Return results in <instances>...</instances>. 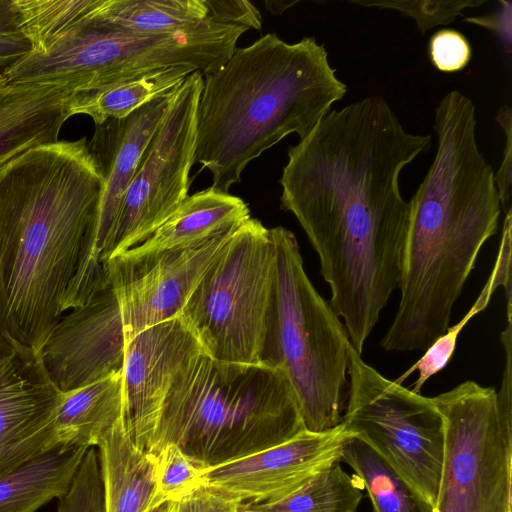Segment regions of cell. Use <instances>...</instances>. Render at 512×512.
I'll return each mask as SVG.
<instances>
[{
	"label": "cell",
	"mask_w": 512,
	"mask_h": 512,
	"mask_svg": "<svg viewBox=\"0 0 512 512\" xmlns=\"http://www.w3.org/2000/svg\"><path fill=\"white\" fill-rule=\"evenodd\" d=\"M56 512H104L103 485L96 447L89 448Z\"/></svg>",
	"instance_id": "obj_30"
},
{
	"label": "cell",
	"mask_w": 512,
	"mask_h": 512,
	"mask_svg": "<svg viewBox=\"0 0 512 512\" xmlns=\"http://www.w3.org/2000/svg\"><path fill=\"white\" fill-rule=\"evenodd\" d=\"M16 355V346L0 338V379L11 366Z\"/></svg>",
	"instance_id": "obj_36"
},
{
	"label": "cell",
	"mask_w": 512,
	"mask_h": 512,
	"mask_svg": "<svg viewBox=\"0 0 512 512\" xmlns=\"http://www.w3.org/2000/svg\"><path fill=\"white\" fill-rule=\"evenodd\" d=\"M341 460L356 472L375 512H434L429 503L361 440L347 438Z\"/></svg>",
	"instance_id": "obj_26"
},
{
	"label": "cell",
	"mask_w": 512,
	"mask_h": 512,
	"mask_svg": "<svg viewBox=\"0 0 512 512\" xmlns=\"http://www.w3.org/2000/svg\"><path fill=\"white\" fill-rule=\"evenodd\" d=\"M430 144L382 96H368L330 109L288 149L281 208L318 254L329 304L360 355L400 282L409 222L400 174Z\"/></svg>",
	"instance_id": "obj_1"
},
{
	"label": "cell",
	"mask_w": 512,
	"mask_h": 512,
	"mask_svg": "<svg viewBox=\"0 0 512 512\" xmlns=\"http://www.w3.org/2000/svg\"><path fill=\"white\" fill-rule=\"evenodd\" d=\"M96 448L104 512H150L164 503L157 490L154 456L134 445L123 420L101 438Z\"/></svg>",
	"instance_id": "obj_20"
},
{
	"label": "cell",
	"mask_w": 512,
	"mask_h": 512,
	"mask_svg": "<svg viewBox=\"0 0 512 512\" xmlns=\"http://www.w3.org/2000/svg\"><path fill=\"white\" fill-rule=\"evenodd\" d=\"M195 71L188 66H170L111 85L74 91L68 114L87 115L95 125L125 118L149 101L173 93Z\"/></svg>",
	"instance_id": "obj_24"
},
{
	"label": "cell",
	"mask_w": 512,
	"mask_h": 512,
	"mask_svg": "<svg viewBox=\"0 0 512 512\" xmlns=\"http://www.w3.org/2000/svg\"><path fill=\"white\" fill-rule=\"evenodd\" d=\"M73 92L68 83L0 79V168L32 147L58 141Z\"/></svg>",
	"instance_id": "obj_19"
},
{
	"label": "cell",
	"mask_w": 512,
	"mask_h": 512,
	"mask_svg": "<svg viewBox=\"0 0 512 512\" xmlns=\"http://www.w3.org/2000/svg\"><path fill=\"white\" fill-rule=\"evenodd\" d=\"M202 351L179 317L151 326L125 345L123 425L134 445L150 453L167 394Z\"/></svg>",
	"instance_id": "obj_14"
},
{
	"label": "cell",
	"mask_w": 512,
	"mask_h": 512,
	"mask_svg": "<svg viewBox=\"0 0 512 512\" xmlns=\"http://www.w3.org/2000/svg\"><path fill=\"white\" fill-rule=\"evenodd\" d=\"M304 429L295 393L281 371L260 363L221 362L201 352L172 384L150 454L175 444L205 469Z\"/></svg>",
	"instance_id": "obj_5"
},
{
	"label": "cell",
	"mask_w": 512,
	"mask_h": 512,
	"mask_svg": "<svg viewBox=\"0 0 512 512\" xmlns=\"http://www.w3.org/2000/svg\"><path fill=\"white\" fill-rule=\"evenodd\" d=\"M125 345L119 303L107 282L59 320L40 358L53 384L68 392L122 372Z\"/></svg>",
	"instance_id": "obj_15"
},
{
	"label": "cell",
	"mask_w": 512,
	"mask_h": 512,
	"mask_svg": "<svg viewBox=\"0 0 512 512\" xmlns=\"http://www.w3.org/2000/svg\"><path fill=\"white\" fill-rule=\"evenodd\" d=\"M88 449L57 446L0 476V512H35L61 497Z\"/></svg>",
	"instance_id": "obj_23"
},
{
	"label": "cell",
	"mask_w": 512,
	"mask_h": 512,
	"mask_svg": "<svg viewBox=\"0 0 512 512\" xmlns=\"http://www.w3.org/2000/svg\"><path fill=\"white\" fill-rule=\"evenodd\" d=\"M248 205L240 197L212 188L196 192L168 217L138 251L186 248L233 230L250 218Z\"/></svg>",
	"instance_id": "obj_21"
},
{
	"label": "cell",
	"mask_w": 512,
	"mask_h": 512,
	"mask_svg": "<svg viewBox=\"0 0 512 512\" xmlns=\"http://www.w3.org/2000/svg\"><path fill=\"white\" fill-rule=\"evenodd\" d=\"M270 233L275 265L259 363L287 377L304 428L325 431L342 421L349 335L309 280L294 233L282 226Z\"/></svg>",
	"instance_id": "obj_6"
},
{
	"label": "cell",
	"mask_w": 512,
	"mask_h": 512,
	"mask_svg": "<svg viewBox=\"0 0 512 512\" xmlns=\"http://www.w3.org/2000/svg\"><path fill=\"white\" fill-rule=\"evenodd\" d=\"M96 3L97 0H13L32 52L44 50L86 17Z\"/></svg>",
	"instance_id": "obj_28"
},
{
	"label": "cell",
	"mask_w": 512,
	"mask_h": 512,
	"mask_svg": "<svg viewBox=\"0 0 512 512\" xmlns=\"http://www.w3.org/2000/svg\"><path fill=\"white\" fill-rule=\"evenodd\" d=\"M266 9L273 15H281L286 9L290 8L297 1H271L265 0Z\"/></svg>",
	"instance_id": "obj_37"
},
{
	"label": "cell",
	"mask_w": 512,
	"mask_h": 512,
	"mask_svg": "<svg viewBox=\"0 0 512 512\" xmlns=\"http://www.w3.org/2000/svg\"><path fill=\"white\" fill-rule=\"evenodd\" d=\"M429 56L439 71L452 73L462 70L469 63L472 49L466 37L460 32L442 29L430 39Z\"/></svg>",
	"instance_id": "obj_32"
},
{
	"label": "cell",
	"mask_w": 512,
	"mask_h": 512,
	"mask_svg": "<svg viewBox=\"0 0 512 512\" xmlns=\"http://www.w3.org/2000/svg\"><path fill=\"white\" fill-rule=\"evenodd\" d=\"M61 391L48 377L40 352L16 346L0 379V476L59 446L54 411Z\"/></svg>",
	"instance_id": "obj_16"
},
{
	"label": "cell",
	"mask_w": 512,
	"mask_h": 512,
	"mask_svg": "<svg viewBox=\"0 0 512 512\" xmlns=\"http://www.w3.org/2000/svg\"><path fill=\"white\" fill-rule=\"evenodd\" d=\"M237 228L186 248H131L103 264L107 282L119 303L126 343L141 331L179 316L197 283Z\"/></svg>",
	"instance_id": "obj_12"
},
{
	"label": "cell",
	"mask_w": 512,
	"mask_h": 512,
	"mask_svg": "<svg viewBox=\"0 0 512 512\" xmlns=\"http://www.w3.org/2000/svg\"><path fill=\"white\" fill-rule=\"evenodd\" d=\"M30 51L31 45L21 29L13 0H0V79Z\"/></svg>",
	"instance_id": "obj_33"
},
{
	"label": "cell",
	"mask_w": 512,
	"mask_h": 512,
	"mask_svg": "<svg viewBox=\"0 0 512 512\" xmlns=\"http://www.w3.org/2000/svg\"><path fill=\"white\" fill-rule=\"evenodd\" d=\"M150 512H169V502L159 505Z\"/></svg>",
	"instance_id": "obj_38"
},
{
	"label": "cell",
	"mask_w": 512,
	"mask_h": 512,
	"mask_svg": "<svg viewBox=\"0 0 512 512\" xmlns=\"http://www.w3.org/2000/svg\"><path fill=\"white\" fill-rule=\"evenodd\" d=\"M91 12L44 50L30 51L11 65L2 79L6 83H68L74 91H83L170 66H188L205 75L231 57L238 39L248 30L204 25L175 33L143 34L102 22Z\"/></svg>",
	"instance_id": "obj_7"
},
{
	"label": "cell",
	"mask_w": 512,
	"mask_h": 512,
	"mask_svg": "<svg viewBox=\"0 0 512 512\" xmlns=\"http://www.w3.org/2000/svg\"><path fill=\"white\" fill-rule=\"evenodd\" d=\"M240 506L229 495L202 485L182 499L169 502V512H239Z\"/></svg>",
	"instance_id": "obj_34"
},
{
	"label": "cell",
	"mask_w": 512,
	"mask_h": 512,
	"mask_svg": "<svg viewBox=\"0 0 512 512\" xmlns=\"http://www.w3.org/2000/svg\"><path fill=\"white\" fill-rule=\"evenodd\" d=\"M511 225L510 220H505L503 223L500 247L494 267L470 310L457 324L448 327L446 332L424 351V355L400 378L395 380L397 383L401 384L406 377L417 371L419 376L411 390L420 393L422 386L427 380L440 372L449 363L456 349L457 339L462 329L472 317L486 308L494 291L499 287H503L506 299L511 298Z\"/></svg>",
	"instance_id": "obj_27"
},
{
	"label": "cell",
	"mask_w": 512,
	"mask_h": 512,
	"mask_svg": "<svg viewBox=\"0 0 512 512\" xmlns=\"http://www.w3.org/2000/svg\"><path fill=\"white\" fill-rule=\"evenodd\" d=\"M174 92L149 101L125 118H112L95 125L93 136L87 143L103 181L96 241L100 262L113 234L123 196L145 148L166 114Z\"/></svg>",
	"instance_id": "obj_17"
},
{
	"label": "cell",
	"mask_w": 512,
	"mask_h": 512,
	"mask_svg": "<svg viewBox=\"0 0 512 512\" xmlns=\"http://www.w3.org/2000/svg\"><path fill=\"white\" fill-rule=\"evenodd\" d=\"M91 15L120 29L168 34L204 25L261 29L259 10L246 0H98Z\"/></svg>",
	"instance_id": "obj_18"
},
{
	"label": "cell",
	"mask_w": 512,
	"mask_h": 512,
	"mask_svg": "<svg viewBox=\"0 0 512 512\" xmlns=\"http://www.w3.org/2000/svg\"><path fill=\"white\" fill-rule=\"evenodd\" d=\"M347 353L349 390L341 423L434 508L444 451L442 414L432 397L387 379L351 343Z\"/></svg>",
	"instance_id": "obj_10"
},
{
	"label": "cell",
	"mask_w": 512,
	"mask_h": 512,
	"mask_svg": "<svg viewBox=\"0 0 512 512\" xmlns=\"http://www.w3.org/2000/svg\"><path fill=\"white\" fill-rule=\"evenodd\" d=\"M346 91L314 37L265 34L203 75L194 164L210 171V188L228 193L252 160L289 134L303 139Z\"/></svg>",
	"instance_id": "obj_4"
},
{
	"label": "cell",
	"mask_w": 512,
	"mask_h": 512,
	"mask_svg": "<svg viewBox=\"0 0 512 512\" xmlns=\"http://www.w3.org/2000/svg\"><path fill=\"white\" fill-rule=\"evenodd\" d=\"M434 130V160L408 201L400 301L381 341L386 351H425L446 332L482 246L498 229L501 203L477 144L473 102L447 93Z\"/></svg>",
	"instance_id": "obj_3"
},
{
	"label": "cell",
	"mask_w": 512,
	"mask_h": 512,
	"mask_svg": "<svg viewBox=\"0 0 512 512\" xmlns=\"http://www.w3.org/2000/svg\"><path fill=\"white\" fill-rule=\"evenodd\" d=\"M274 265L270 229L250 217L231 235L178 316L207 356L259 364Z\"/></svg>",
	"instance_id": "obj_9"
},
{
	"label": "cell",
	"mask_w": 512,
	"mask_h": 512,
	"mask_svg": "<svg viewBox=\"0 0 512 512\" xmlns=\"http://www.w3.org/2000/svg\"><path fill=\"white\" fill-rule=\"evenodd\" d=\"M362 483L339 462L319 472L289 495L270 502L243 503L241 512H357Z\"/></svg>",
	"instance_id": "obj_25"
},
{
	"label": "cell",
	"mask_w": 512,
	"mask_h": 512,
	"mask_svg": "<svg viewBox=\"0 0 512 512\" xmlns=\"http://www.w3.org/2000/svg\"><path fill=\"white\" fill-rule=\"evenodd\" d=\"M154 456L157 490L162 501L175 502L202 484V468L175 444L165 445Z\"/></svg>",
	"instance_id": "obj_29"
},
{
	"label": "cell",
	"mask_w": 512,
	"mask_h": 512,
	"mask_svg": "<svg viewBox=\"0 0 512 512\" xmlns=\"http://www.w3.org/2000/svg\"><path fill=\"white\" fill-rule=\"evenodd\" d=\"M120 420H123L122 372L61 393L54 411L58 445L97 447Z\"/></svg>",
	"instance_id": "obj_22"
},
{
	"label": "cell",
	"mask_w": 512,
	"mask_h": 512,
	"mask_svg": "<svg viewBox=\"0 0 512 512\" xmlns=\"http://www.w3.org/2000/svg\"><path fill=\"white\" fill-rule=\"evenodd\" d=\"M496 120L505 134L503 158L499 170L494 174V181L504 212L511 209L512 192V112L508 105L499 108Z\"/></svg>",
	"instance_id": "obj_35"
},
{
	"label": "cell",
	"mask_w": 512,
	"mask_h": 512,
	"mask_svg": "<svg viewBox=\"0 0 512 512\" xmlns=\"http://www.w3.org/2000/svg\"><path fill=\"white\" fill-rule=\"evenodd\" d=\"M102 195L86 138L32 147L0 168V338L39 353L61 314L107 285Z\"/></svg>",
	"instance_id": "obj_2"
},
{
	"label": "cell",
	"mask_w": 512,
	"mask_h": 512,
	"mask_svg": "<svg viewBox=\"0 0 512 512\" xmlns=\"http://www.w3.org/2000/svg\"><path fill=\"white\" fill-rule=\"evenodd\" d=\"M349 437L342 423L321 432L304 429L264 450L202 469V484L241 504L275 501L339 462Z\"/></svg>",
	"instance_id": "obj_13"
},
{
	"label": "cell",
	"mask_w": 512,
	"mask_h": 512,
	"mask_svg": "<svg viewBox=\"0 0 512 512\" xmlns=\"http://www.w3.org/2000/svg\"><path fill=\"white\" fill-rule=\"evenodd\" d=\"M444 420L434 512H512V361L500 389L468 380L432 397Z\"/></svg>",
	"instance_id": "obj_8"
},
{
	"label": "cell",
	"mask_w": 512,
	"mask_h": 512,
	"mask_svg": "<svg viewBox=\"0 0 512 512\" xmlns=\"http://www.w3.org/2000/svg\"><path fill=\"white\" fill-rule=\"evenodd\" d=\"M202 86L203 74L195 71L174 92L123 196L102 264L143 243L189 196Z\"/></svg>",
	"instance_id": "obj_11"
},
{
	"label": "cell",
	"mask_w": 512,
	"mask_h": 512,
	"mask_svg": "<svg viewBox=\"0 0 512 512\" xmlns=\"http://www.w3.org/2000/svg\"><path fill=\"white\" fill-rule=\"evenodd\" d=\"M350 3L364 7H376L379 9H392L411 17L418 27L421 34L429 29L446 25L456 19L465 8L479 7L486 0H454V1H362L351 0Z\"/></svg>",
	"instance_id": "obj_31"
}]
</instances>
